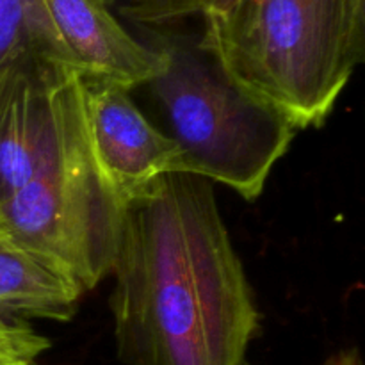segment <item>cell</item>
<instances>
[{"label":"cell","instance_id":"6da1fadb","mask_svg":"<svg viewBox=\"0 0 365 365\" xmlns=\"http://www.w3.org/2000/svg\"><path fill=\"white\" fill-rule=\"evenodd\" d=\"M109 277L125 365H246L260 314L210 180L168 173L135 196Z\"/></svg>","mask_w":365,"mask_h":365},{"label":"cell","instance_id":"7a4b0ae2","mask_svg":"<svg viewBox=\"0 0 365 365\" xmlns=\"http://www.w3.org/2000/svg\"><path fill=\"white\" fill-rule=\"evenodd\" d=\"M198 45L296 128L327 121L365 56V0H237Z\"/></svg>","mask_w":365,"mask_h":365},{"label":"cell","instance_id":"3957f363","mask_svg":"<svg viewBox=\"0 0 365 365\" xmlns=\"http://www.w3.org/2000/svg\"><path fill=\"white\" fill-rule=\"evenodd\" d=\"M164 66L141 88L184 153L187 173L217 182L253 202L296 138V125L239 84L196 41L160 36Z\"/></svg>","mask_w":365,"mask_h":365},{"label":"cell","instance_id":"277c9868","mask_svg":"<svg viewBox=\"0 0 365 365\" xmlns=\"http://www.w3.org/2000/svg\"><path fill=\"white\" fill-rule=\"evenodd\" d=\"M123 214L95 163L82 109L63 145L0 202V227L88 292L109 277Z\"/></svg>","mask_w":365,"mask_h":365},{"label":"cell","instance_id":"5b68a950","mask_svg":"<svg viewBox=\"0 0 365 365\" xmlns=\"http://www.w3.org/2000/svg\"><path fill=\"white\" fill-rule=\"evenodd\" d=\"M81 91L95 163L125 207L163 175L187 173L182 150L143 114L130 89L81 73Z\"/></svg>","mask_w":365,"mask_h":365},{"label":"cell","instance_id":"8992f818","mask_svg":"<svg viewBox=\"0 0 365 365\" xmlns=\"http://www.w3.org/2000/svg\"><path fill=\"white\" fill-rule=\"evenodd\" d=\"M53 25L82 75L135 89L164 66L157 46L139 41L110 9V0H45Z\"/></svg>","mask_w":365,"mask_h":365},{"label":"cell","instance_id":"52a82bcc","mask_svg":"<svg viewBox=\"0 0 365 365\" xmlns=\"http://www.w3.org/2000/svg\"><path fill=\"white\" fill-rule=\"evenodd\" d=\"M84 296L77 284L0 227V316L68 321Z\"/></svg>","mask_w":365,"mask_h":365},{"label":"cell","instance_id":"ba28073f","mask_svg":"<svg viewBox=\"0 0 365 365\" xmlns=\"http://www.w3.org/2000/svg\"><path fill=\"white\" fill-rule=\"evenodd\" d=\"M38 61L81 70L61 39L45 0H0V96L21 68Z\"/></svg>","mask_w":365,"mask_h":365},{"label":"cell","instance_id":"9c48e42d","mask_svg":"<svg viewBox=\"0 0 365 365\" xmlns=\"http://www.w3.org/2000/svg\"><path fill=\"white\" fill-rule=\"evenodd\" d=\"M235 4L237 0H123L120 13L143 27L163 29L187 18L223 16Z\"/></svg>","mask_w":365,"mask_h":365},{"label":"cell","instance_id":"30bf717a","mask_svg":"<svg viewBox=\"0 0 365 365\" xmlns=\"http://www.w3.org/2000/svg\"><path fill=\"white\" fill-rule=\"evenodd\" d=\"M48 348V337L39 334L31 321L0 316V365H38Z\"/></svg>","mask_w":365,"mask_h":365},{"label":"cell","instance_id":"8fae6325","mask_svg":"<svg viewBox=\"0 0 365 365\" xmlns=\"http://www.w3.org/2000/svg\"><path fill=\"white\" fill-rule=\"evenodd\" d=\"M330 365H360L359 359L353 355H346V356H341V359L334 360Z\"/></svg>","mask_w":365,"mask_h":365},{"label":"cell","instance_id":"7c38bea8","mask_svg":"<svg viewBox=\"0 0 365 365\" xmlns=\"http://www.w3.org/2000/svg\"><path fill=\"white\" fill-rule=\"evenodd\" d=\"M110 2H116V0H110Z\"/></svg>","mask_w":365,"mask_h":365}]
</instances>
